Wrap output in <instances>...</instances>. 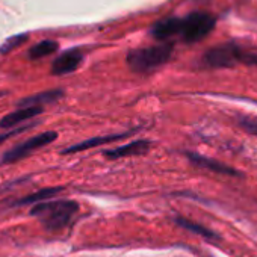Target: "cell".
I'll return each mask as SVG.
<instances>
[{
    "instance_id": "cell-1",
    "label": "cell",
    "mask_w": 257,
    "mask_h": 257,
    "mask_svg": "<svg viewBox=\"0 0 257 257\" xmlns=\"http://www.w3.org/2000/svg\"><path fill=\"white\" fill-rule=\"evenodd\" d=\"M79 210V204L73 200H55V201H41L37 203L31 215L38 218L50 230H59L70 224L74 215Z\"/></svg>"
},
{
    "instance_id": "cell-2",
    "label": "cell",
    "mask_w": 257,
    "mask_h": 257,
    "mask_svg": "<svg viewBox=\"0 0 257 257\" xmlns=\"http://www.w3.org/2000/svg\"><path fill=\"white\" fill-rule=\"evenodd\" d=\"M173 44H159L131 50L127 55V65L135 73H149L167 64L173 56Z\"/></svg>"
},
{
    "instance_id": "cell-3",
    "label": "cell",
    "mask_w": 257,
    "mask_h": 257,
    "mask_svg": "<svg viewBox=\"0 0 257 257\" xmlns=\"http://www.w3.org/2000/svg\"><path fill=\"white\" fill-rule=\"evenodd\" d=\"M215 17L207 13H192L182 19L180 35L186 43H197L215 29Z\"/></svg>"
},
{
    "instance_id": "cell-4",
    "label": "cell",
    "mask_w": 257,
    "mask_h": 257,
    "mask_svg": "<svg viewBox=\"0 0 257 257\" xmlns=\"http://www.w3.org/2000/svg\"><path fill=\"white\" fill-rule=\"evenodd\" d=\"M56 138H58V134H56V132H44V134L35 135V137L26 140L25 143H22V144L13 147L11 150H8V152L4 155V158H2V161H0V164L7 165V164L19 162V161H22V159L31 156L34 152H37V150H40V149L49 146V144L53 143Z\"/></svg>"
},
{
    "instance_id": "cell-5",
    "label": "cell",
    "mask_w": 257,
    "mask_h": 257,
    "mask_svg": "<svg viewBox=\"0 0 257 257\" xmlns=\"http://www.w3.org/2000/svg\"><path fill=\"white\" fill-rule=\"evenodd\" d=\"M240 61V49L234 44H221L210 49L204 55V62L213 68H224L231 67Z\"/></svg>"
},
{
    "instance_id": "cell-6",
    "label": "cell",
    "mask_w": 257,
    "mask_h": 257,
    "mask_svg": "<svg viewBox=\"0 0 257 257\" xmlns=\"http://www.w3.org/2000/svg\"><path fill=\"white\" fill-rule=\"evenodd\" d=\"M83 61V53L77 49H70L65 53H62L59 58L55 59L52 65V74L55 76H64L68 73H73L79 68V65Z\"/></svg>"
},
{
    "instance_id": "cell-7",
    "label": "cell",
    "mask_w": 257,
    "mask_h": 257,
    "mask_svg": "<svg viewBox=\"0 0 257 257\" xmlns=\"http://www.w3.org/2000/svg\"><path fill=\"white\" fill-rule=\"evenodd\" d=\"M41 112H43L41 110V106H25V107H19L17 110L8 113L7 116H4L2 119H0V127H2V128H14L17 125H20L22 122L35 118Z\"/></svg>"
},
{
    "instance_id": "cell-8",
    "label": "cell",
    "mask_w": 257,
    "mask_h": 257,
    "mask_svg": "<svg viewBox=\"0 0 257 257\" xmlns=\"http://www.w3.org/2000/svg\"><path fill=\"white\" fill-rule=\"evenodd\" d=\"M186 156L194 165H197L200 168H204V170H209V171H213L218 174H225V176H234V177L240 176V173L237 170H234L222 162H218L215 159H210V158H206V156H201L197 153H188Z\"/></svg>"
},
{
    "instance_id": "cell-9",
    "label": "cell",
    "mask_w": 257,
    "mask_h": 257,
    "mask_svg": "<svg viewBox=\"0 0 257 257\" xmlns=\"http://www.w3.org/2000/svg\"><path fill=\"white\" fill-rule=\"evenodd\" d=\"M180 29H182V19L168 17V19H164V20L155 23L150 32H152L153 38H156L159 41H165L176 35H180Z\"/></svg>"
},
{
    "instance_id": "cell-10",
    "label": "cell",
    "mask_w": 257,
    "mask_h": 257,
    "mask_svg": "<svg viewBox=\"0 0 257 257\" xmlns=\"http://www.w3.org/2000/svg\"><path fill=\"white\" fill-rule=\"evenodd\" d=\"M150 149V143L146 140H138L134 143H128L125 146L112 149V150H106L104 156L109 159H122V158H131V156H138L143 155L146 152H149Z\"/></svg>"
},
{
    "instance_id": "cell-11",
    "label": "cell",
    "mask_w": 257,
    "mask_h": 257,
    "mask_svg": "<svg viewBox=\"0 0 257 257\" xmlns=\"http://www.w3.org/2000/svg\"><path fill=\"white\" fill-rule=\"evenodd\" d=\"M127 134H118V135H107V137H95V138H91V140H86V141H82L76 146H71L70 149L64 150V155H70V153H79V152H85V150H89V149H94V147H98V146H103V144H107V143H115V141H119L122 138H125Z\"/></svg>"
},
{
    "instance_id": "cell-12",
    "label": "cell",
    "mask_w": 257,
    "mask_h": 257,
    "mask_svg": "<svg viewBox=\"0 0 257 257\" xmlns=\"http://www.w3.org/2000/svg\"><path fill=\"white\" fill-rule=\"evenodd\" d=\"M64 92L61 89H53V91H46V92H40V94H34L29 97H25L23 100L19 101V107H25V106H43L46 103H52L56 101L58 98H61Z\"/></svg>"
},
{
    "instance_id": "cell-13",
    "label": "cell",
    "mask_w": 257,
    "mask_h": 257,
    "mask_svg": "<svg viewBox=\"0 0 257 257\" xmlns=\"http://www.w3.org/2000/svg\"><path fill=\"white\" fill-rule=\"evenodd\" d=\"M174 221H176L177 225H180V227H183V228H186V230H189L192 233H197V234H200L201 237H204L207 240H212L213 242V240H219L221 239L219 234L215 233L213 230H210V228H207V227H204V225H201L198 222H194L191 219H186V218H180L179 216Z\"/></svg>"
},
{
    "instance_id": "cell-14",
    "label": "cell",
    "mask_w": 257,
    "mask_h": 257,
    "mask_svg": "<svg viewBox=\"0 0 257 257\" xmlns=\"http://www.w3.org/2000/svg\"><path fill=\"white\" fill-rule=\"evenodd\" d=\"M59 44L56 41H52V40H44V41H40L38 44L32 46L28 56L29 59H41V58H46L52 53H55L58 50Z\"/></svg>"
},
{
    "instance_id": "cell-15",
    "label": "cell",
    "mask_w": 257,
    "mask_h": 257,
    "mask_svg": "<svg viewBox=\"0 0 257 257\" xmlns=\"http://www.w3.org/2000/svg\"><path fill=\"white\" fill-rule=\"evenodd\" d=\"M62 191V188H46V189H41L29 197H25L22 198L20 201H17L16 204H29V203H41V201H46L52 197H55L56 194H59Z\"/></svg>"
},
{
    "instance_id": "cell-16",
    "label": "cell",
    "mask_w": 257,
    "mask_h": 257,
    "mask_svg": "<svg viewBox=\"0 0 257 257\" xmlns=\"http://www.w3.org/2000/svg\"><path fill=\"white\" fill-rule=\"evenodd\" d=\"M29 40V34H20V35H14V37H10L2 46H0V53H10L16 49H19L20 46H23L26 41Z\"/></svg>"
},
{
    "instance_id": "cell-17",
    "label": "cell",
    "mask_w": 257,
    "mask_h": 257,
    "mask_svg": "<svg viewBox=\"0 0 257 257\" xmlns=\"http://www.w3.org/2000/svg\"><path fill=\"white\" fill-rule=\"evenodd\" d=\"M237 124L249 135L257 137V116L252 115H237Z\"/></svg>"
},
{
    "instance_id": "cell-18",
    "label": "cell",
    "mask_w": 257,
    "mask_h": 257,
    "mask_svg": "<svg viewBox=\"0 0 257 257\" xmlns=\"http://www.w3.org/2000/svg\"><path fill=\"white\" fill-rule=\"evenodd\" d=\"M34 124H29V125H26V127H20V128H14V131H11V132H8V134H4V135H0V144L2 143H5L7 140H10V138H13L14 135H17V134H22V132H25V131H28V128H31Z\"/></svg>"
},
{
    "instance_id": "cell-19",
    "label": "cell",
    "mask_w": 257,
    "mask_h": 257,
    "mask_svg": "<svg viewBox=\"0 0 257 257\" xmlns=\"http://www.w3.org/2000/svg\"><path fill=\"white\" fill-rule=\"evenodd\" d=\"M240 61L249 65H255L257 67V52H251V53H243L240 52Z\"/></svg>"
}]
</instances>
